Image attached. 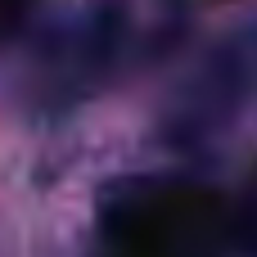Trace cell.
<instances>
[{
	"label": "cell",
	"instance_id": "6da1fadb",
	"mask_svg": "<svg viewBox=\"0 0 257 257\" xmlns=\"http://www.w3.org/2000/svg\"><path fill=\"white\" fill-rule=\"evenodd\" d=\"M99 239L108 257H230L239 248V212L199 181L140 176L108 190Z\"/></svg>",
	"mask_w": 257,
	"mask_h": 257
},
{
	"label": "cell",
	"instance_id": "7a4b0ae2",
	"mask_svg": "<svg viewBox=\"0 0 257 257\" xmlns=\"http://www.w3.org/2000/svg\"><path fill=\"white\" fill-rule=\"evenodd\" d=\"M235 212H239V248L257 253V176H253V185H248V199Z\"/></svg>",
	"mask_w": 257,
	"mask_h": 257
},
{
	"label": "cell",
	"instance_id": "3957f363",
	"mask_svg": "<svg viewBox=\"0 0 257 257\" xmlns=\"http://www.w3.org/2000/svg\"><path fill=\"white\" fill-rule=\"evenodd\" d=\"M36 5H45V0H0V36H5V32H14V27H18Z\"/></svg>",
	"mask_w": 257,
	"mask_h": 257
}]
</instances>
